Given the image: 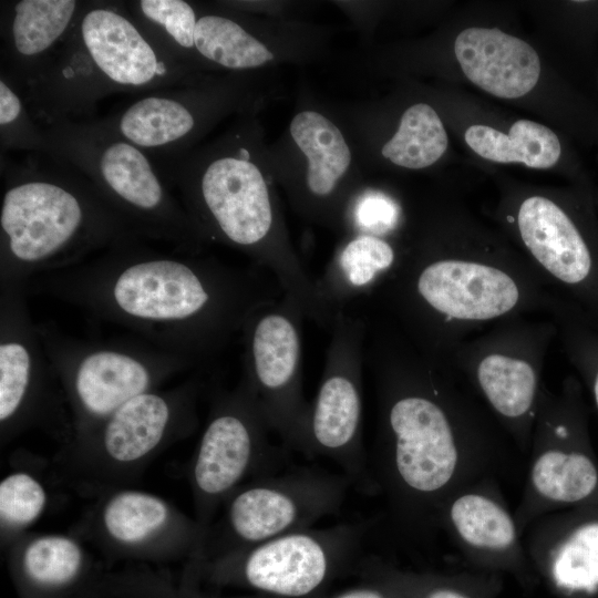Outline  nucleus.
Instances as JSON below:
<instances>
[{
  "mask_svg": "<svg viewBox=\"0 0 598 598\" xmlns=\"http://www.w3.org/2000/svg\"><path fill=\"white\" fill-rule=\"evenodd\" d=\"M525 550L568 595L598 594V503L545 515L526 530Z\"/></svg>",
  "mask_w": 598,
  "mask_h": 598,
  "instance_id": "4be33fe9",
  "label": "nucleus"
},
{
  "mask_svg": "<svg viewBox=\"0 0 598 598\" xmlns=\"http://www.w3.org/2000/svg\"><path fill=\"white\" fill-rule=\"evenodd\" d=\"M333 598H391L390 595L378 586H360L346 590Z\"/></svg>",
  "mask_w": 598,
  "mask_h": 598,
  "instance_id": "c9c22d12",
  "label": "nucleus"
},
{
  "mask_svg": "<svg viewBox=\"0 0 598 598\" xmlns=\"http://www.w3.org/2000/svg\"><path fill=\"white\" fill-rule=\"evenodd\" d=\"M370 312L361 305L339 311L330 328L324 367L310 403L306 457H328L359 489L377 493L363 446V369Z\"/></svg>",
  "mask_w": 598,
  "mask_h": 598,
  "instance_id": "9b49d317",
  "label": "nucleus"
},
{
  "mask_svg": "<svg viewBox=\"0 0 598 598\" xmlns=\"http://www.w3.org/2000/svg\"><path fill=\"white\" fill-rule=\"evenodd\" d=\"M454 54L473 84L501 99L527 94L540 75L535 49L497 28L464 29L454 41Z\"/></svg>",
  "mask_w": 598,
  "mask_h": 598,
  "instance_id": "393cba45",
  "label": "nucleus"
},
{
  "mask_svg": "<svg viewBox=\"0 0 598 598\" xmlns=\"http://www.w3.org/2000/svg\"><path fill=\"white\" fill-rule=\"evenodd\" d=\"M83 0H14L1 4V68L18 90L44 70L75 23Z\"/></svg>",
  "mask_w": 598,
  "mask_h": 598,
  "instance_id": "5701e85b",
  "label": "nucleus"
},
{
  "mask_svg": "<svg viewBox=\"0 0 598 598\" xmlns=\"http://www.w3.org/2000/svg\"><path fill=\"white\" fill-rule=\"evenodd\" d=\"M126 6L136 22L177 61L204 72L194 44L196 4L185 0H133Z\"/></svg>",
  "mask_w": 598,
  "mask_h": 598,
  "instance_id": "c756f323",
  "label": "nucleus"
},
{
  "mask_svg": "<svg viewBox=\"0 0 598 598\" xmlns=\"http://www.w3.org/2000/svg\"><path fill=\"white\" fill-rule=\"evenodd\" d=\"M431 215L370 298L422 354L445 362L467 338L523 315H549L557 293L522 255Z\"/></svg>",
  "mask_w": 598,
  "mask_h": 598,
  "instance_id": "7ed1b4c3",
  "label": "nucleus"
},
{
  "mask_svg": "<svg viewBox=\"0 0 598 598\" xmlns=\"http://www.w3.org/2000/svg\"><path fill=\"white\" fill-rule=\"evenodd\" d=\"M48 505L43 484L25 471H16L0 483V522L6 534L22 530L35 523Z\"/></svg>",
  "mask_w": 598,
  "mask_h": 598,
  "instance_id": "473e14b6",
  "label": "nucleus"
},
{
  "mask_svg": "<svg viewBox=\"0 0 598 598\" xmlns=\"http://www.w3.org/2000/svg\"><path fill=\"white\" fill-rule=\"evenodd\" d=\"M167 52L130 13L126 1H84L69 34L21 93L41 126L93 118L100 100L137 95L203 78Z\"/></svg>",
  "mask_w": 598,
  "mask_h": 598,
  "instance_id": "423d86ee",
  "label": "nucleus"
},
{
  "mask_svg": "<svg viewBox=\"0 0 598 598\" xmlns=\"http://www.w3.org/2000/svg\"><path fill=\"white\" fill-rule=\"evenodd\" d=\"M442 528L467 557L494 564L525 558L523 534L495 477H485L451 494L437 515Z\"/></svg>",
  "mask_w": 598,
  "mask_h": 598,
  "instance_id": "412c9836",
  "label": "nucleus"
},
{
  "mask_svg": "<svg viewBox=\"0 0 598 598\" xmlns=\"http://www.w3.org/2000/svg\"><path fill=\"white\" fill-rule=\"evenodd\" d=\"M270 434L265 416L240 382L233 391L213 393L189 475L197 522L205 533L218 506L245 481L280 468L288 451L272 444Z\"/></svg>",
  "mask_w": 598,
  "mask_h": 598,
  "instance_id": "2eb2a0df",
  "label": "nucleus"
},
{
  "mask_svg": "<svg viewBox=\"0 0 598 598\" xmlns=\"http://www.w3.org/2000/svg\"><path fill=\"white\" fill-rule=\"evenodd\" d=\"M21 566L27 577L43 588H60L72 582L81 571L84 550L66 535L45 534L28 539L22 546Z\"/></svg>",
  "mask_w": 598,
  "mask_h": 598,
  "instance_id": "7c9ffc66",
  "label": "nucleus"
},
{
  "mask_svg": "<svg viewBox=\"0 0 598 598\" xmlns=\"http://www.w3.org/2000/svg\"><path fill=\"white\" fill-rule=\"evenodd\" d=\"M569 362L587 385L598 412V326L579 308L557 297L548 315Z\"/></svg>",
  "mask_w": 598,
  "mask_h": 598,
  "instance_id": "2f4dec72",
  "label": "nucleus"
},
{
  "mask_svg": "<svg viewBox=\"0 0 598 598\" xmlns=\"http://www.w3.org/2000/svg\"><path fill=\"white\" fill-rule=\"evenodd\" d=\"M529 465L514 517L522 534L538 518L598 503V458L580 381L566 377L543 389L528 451Z\"/></svg>",
  "mask_w": 598,
  "mask_h": 598,
  "instance_id": "9d476101",
  "label": "nucleus"
},
{
  "mask_svg": "<svg viewBox=\"0 0 598 598\" xmlns=\"http://www.w3.org/2000/svg\"><path fill=\"white\" fill-rule=\"evenodd\" d=\"M249 112L204 145L150 156L207 244L247 256L277 280L305 319L330 329L336 315L291 243Z\"/></svg>",
  "mask_w": 598,
  "mask_h": 598,
  "instance_id": "20e7f679",
  "label": "nucleus"
},
{
  "mask_svg": "<svg viewBox=\"0 0 598 598\" xmlns=\"http://www.w3.org/2000/svg\"><path fill=\"white\" fill-rule=\"evenodd\" d=\"M363 533L361 524L305 528L217 556L212 568L270 595L305 598L351 560Z\"/></svg>",
  "mask_w": 598,
  "mask_h": 598,
  "instance_id": "f3484780",
  "label": "nucleus"
},
{
  "mask_svg": "<svg viewBox=\"0 0 598 598\" xmlns=\"http://www.w3.org/2000/svg\"><path fill=\"white\" fill-rule=\"evenodd\" d=\"M404 246L378 235L347 237L317 278L319 292L334 315L369 301L396 268Z\"/></svg>",
  "mask_w": 598,
  "mask_h": 598,
  "instance_id": "a878e982",
  "label": "nucleus"
},
{
  "mask_svg": "<svg viewBox=\"0 0 598 598\" xmlns=\"http://www.w3.org/2000/svg\"><path fill=\"white\" fill-rule=\"evenodd\" d=\"M289 140L298 152V174L283 181L289 200L305 219L344 230L348 206L360 190L351 169L353 155L340 127L316 110L291 118Z\"/></svg>",
  "mask_w": 598,
  "mask_h": 598,
  "instance_id": "aec40b11",
  "label": "nucleus"
},
{
  "mask_svg": "<svg viewBox=\"0 0 598 598\" xmlns=\"http://www.w3.org/2000/svg\"><path fill=\"white\" fill-rule=\"evenodd\" d=\"M557 326L546 315L501 320L467 338L447 363L484 404L517 451L528 454Z\"/></svg>",
  "mask_w": 598,
  "mask_h": 598,
  "instance_id": "6e6552de",
  "label": "nucleus"
},
{
  "mask_svg": "<svg viewBox=\"0 0 598 598\" xmlns=\"http://www.w3.org/2000/svg\"><path fill=\"white\" fill-rule=\"evenodd\" d=\"M505 220L549 287L598 326V223L589 207L532 194Z\"/></svg>",
  "mask_w": 598,
  "mask_h": 598,
  "instance_id": "4468645a",
  "label": "nucleus"
},
{
  "mask_svg": "<svg viewBox=\"0 0 598 598\" xmlns=\"http://www.w3.org/2000/svg\"><path fill=\"white\" fill-rule=\"evenodd\" d=\"M100 535L116 549L173 548L200 553L205 529L173 508L162 497L137 489H121L102 504Z\"/></svg>",
  "mask_w": 598,
  "mask_h": 598,
  "instance_id": "b1692460",
  "label": "nucleus"
},
{
  "mask_svg": "<svg viewBox=\"0 0 598 598\" xmlns=\"http://www.w3.org/2000/svg\"><path fill=\"white\" fill-rule=\"evenodd\" d=\"M350 485L344 474L308 466L257 476L225 501L221 518L206 530L200 553L220 556L310 528L340 511Z\"/></svg>",
  "mask_w": 598,
  "mask_h": 598,
  "instance_id": "f8f14e48",
  "label": "nucleus"
},
{
  "mask_svg": "<svg viewBox=\"0 0 598 598\" xmlns=\"http://www.w3.org/2000/svg\"><path fill=\"white\" fill-rule=\"evenodd\" d=\"M464 140L478 156L495 163H519L532 168L557 164L561 145L547 126L530 120H518L507 134L483 124L466 128Z\"/></svg>",
  "mask_w": 598,
  "mask_h": 598,
  "instance_id": "cd10ccee",
  "label": "nucleus"
},
{
  "mask_svg": "<svg viewBox=\"0 0 598 598\" xmlns=\"http://www.w3.org/2000/svg\"><path fill=\"white\" fill-rule=\"evenodd\" d=\"M22 285L0 286V424L10 435L59 410L65 398Z\"/></svg>",
  "mask_w": 598,
  "mask_h": 598,
  "instance_id": "6ab92c4d",
  "label": "nucleus"
},
{
  "mask_svg": "<svg viewBox=\"0 0 598 598\" xmlns=\"http://www.w3.org/2000/svg\"><path fill=\"white\" fill-rule=\"evenodd\" d=\"M71 410V436H82L130 400L195 368L187 358L141 339L81 340L38 324Z\"/></svg>",
  "mask_w": 598,
  "mask_h": 598,
  "instance_id": "1a4fd4ad",
  "label": "nucleus"
},
{
  "mask_svg": "<svg viewBox=\"0 0 598 598\" xmlns=\"http://www.w3.org/2000/svg\"><path fill=\"white\" fill-rule=\"evenodd\" d=\"M419 597L420 598H470L467 595L446 586L433 585L429 587H422Z\"/></svg>",
  "mask_w": 598,
  "mask_h": 598,
  "instance_id": "e433bc0d",
  "label": "nucleus"
},
{
  "mask_svg": "<svg viewBox=\"0 0 598 598\" xmlns=\"http://www.w3.org/2000/svg\"><path fill=\"white\" fill-rule=\"evenodd\" d=\"M27 293L68 302L138 339L189 359L214 360L256 309L283 296L256 266L162 251L134 237L68 268L31 278Z\"/></svg>",
  "mask_w": 598,
  "mask_h": 598,
  "instance_id": "f03ea898",
  "label": "nucleus"
},
{
  "mask_svg": "<svg viewBox=\"0 0 598 598\" xmlns=\"http://www.w3.org/2000/svg\"><path fill=\"white\" fill-rule=\"evenodd\" d=\"M247 74L204 75L181 86L140 94L104 120L150 155L187 151L220 120L250 111Z\"/></svg>",
  "mask_w": 598,
  "mask_h": 598,
  "instance_id": "dca6fc26",
  "label": "nucleus"
},
{
  "mask_svg": "<svg viewBox=\"0 0 598 598\" xmlns=\"http://www.w3.org/2000/svg\"><path fill=\"white\" fill-rule=\"evenodd\" d=\"M448 146V136L436 111L420 102L400 117L394 134L382 145L381 155L395 166L422 169L435 164Z\"/></svg>",
  "mask_w": 598,
  "mask_h": 598,
  "instance_id": "c85d7f7f",
  "label": "nucleus"
},
{
  "mask_svg": "<svg viewBox=\"0 0 598 598\" xmlns=\"http://www.w3.org/2000/svg\"><path fill=\"white\" fill-rule=\"evenodd\" d=\"M196 6L194 44L203 71L248 74L277 59L269 40L240 11Z\"/></svg>",
  "mask_w": 598,
  "mask_h": 598,
  "instance_id": "bb28decb",
  "label": "nucleus"
},
{
  "mask_svg": "<svg viewBox=\"0 0 598 598\" xmlns=\"http://www.w3.org/2000/svg\"><path fill=\"white\" fill-rule=\"evenodd\" d=\"M198 375L169 390L143 393L113 412L89 433L72 439L74 448L102 466H137L167 443L187 436L198 424Z\"/></svg>",
  "mask_w": 598,
  "mask_h": 598,
  "instance_id": "a211bd4d",
  "label": "nucleus"
},
{
  "mask_svg": "<svg viewBox=\"0 0 598 598\" xmlns=\"http://www.w3.org/2000/svg\"><path fill=\"white\" fill-rule=\"evenodd\" d=\"M0 286L78 265L138 237L80 173L48 155L1 157Z\"/></svg>",
  "mask_w": 598,
  "mask_h": 598,
  "instance_id": "39448f33",
  "label": "nucleus"
},
{
  "mask_svg": "<svg viewBox=\"0 0 598 598\" xmlns=\"http://www.w3.org/2000/svg\"><path fill=\"white\" fill-rule=\"evenodd\" d=\"M0 145L1 154L23 151L45 154L43 128L30 113L19 90L0 74Z\"/></svg>",
  "mask_w": 598,
  "mask_h": 598,
  "instance_id": "72a5a7b5",
  "label": "nucleus"
},
{
  "mask_svg": "<svg viewBox=\"0 0 598 598\" xmlns=\"http://www.w3.org/2000/svg\"><path fill=\"white\" fill-rule=\"evenodd\" d=\"M303 319L298 307L285 296L251 312L240 331V383L281 445L305 455L310 403L302 390Z\"/></svg>",
  "mask_w": 598,
  "mask_h": 598,
  "instance_id": "ddd939ff",
  "label": "nucleus"
},
{
  "mask_svg": "<svg viewBox=\"0 0 598 598\" xmlns=\"http://www.w3.org/2000/svg\"><path fill=\"white\" fill-rule=\"evenodd\" d=\"M402 221L403 209L395 198L382 190L360 189L348 206L344 230L391 237Z\"/></svg>",
  "mask_w": 598,
  "mask_h": 598,
  "instance_id": "f704fd0d",
  "label": "nucleus"
},
{
  "mask_svg": "<svg viewBox=\"0 0 598 598\" xmlns=\"http://www.w3.org/2000/svg\"><path fill=\"white\" fill-rule=\"evenodd\" d=\"M365 365L377 396L378 491L404 534L429 535L445 499L495 477L513 443L447 363L419 352L373 310Z\"/></svg>",
  "mask_w": 598,
  "mask_h": 598,
  "instance_id": "f257e3e1",
  "label": "nucleus"
},
{
  "mask_svg": "<svg viewBox=\"0 0 598 598\" xmlns=\"http://www.w3.org/2000/svg\"><path fill=\"white\" fill-rule=\"evenodd\" d=\"M45 154L85 177L142 239L202 254L208 245L147 152L104 120L44 126Z\"/></svg>",
  "mask_w": 598,
  "mask_h": 598,
  "instance_id": "0eeeda50",
  "label": "nucleus"
}]
</instances>
